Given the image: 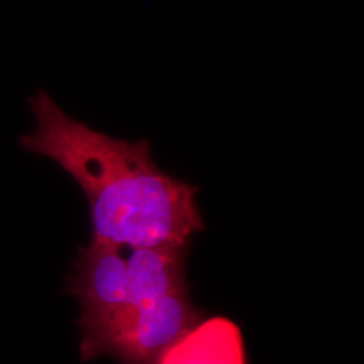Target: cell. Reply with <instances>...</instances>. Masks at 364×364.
Returning <instances> with one entry per match:
<instances>
[{
	"instance_id": "1",
	"label": "cell",
	"mask_w": 364,
	"mask_h": 364,
	"mask_svg": "<svg viewBox=\"0 0 364 364\" xmlns=\"http://www.w3.org/2000/svg\"><path fill=\"white\" fill-rule=\"evenodd\" d=\"M27 103L36 127L19 144L54 161L81 188L92 240L131 250L192 242L205 230L198 186L161 169L149 139L132 142L95 130L42 90Z\"/></svg>"
},
{
	"instance_id": "2",
	"label": "cell",
	"mask_w": 364,
	"mask_h": 364,
	"mask_svg": "<svg viewBox=\"0 0 364 364\" xmlns=\"http://www.w3.org/2000/svg\"><path fill=\"white\" fill-rule=\"evenodd\" d=\"M205 317L192 302L189 290L177 291L144 305L82 317L80 359L109 358L119 364H156L161 355Z\"/></svg>"
},
{
	"instance_id": "3",
	"label": "cell",
	"mask_w": 364,
	"mask_h": 364,
	"mask_svg": "<svg viewBox=\"0 0 364 364\" xmlns=\"http://www.w3.org/2000/svg\"><path fill=\"white\" fill-rule=\"evenodd\" d=\"M123 250L92 239L78 248L66 275L65 290L77 299L80 316H99L129 305L127 255Z\"/></svg>"
},
{
	"instance_id": "4",
	"label": "cell",
	"mask_w": 364,
	"mask_h": 364,
	"mask_svg": "<svg viewBox=\"0 0 364 364\" xmlns=\"http://www.w3.org/2000/svg\"><path fill=\"white\" fill-rule=\"evenodd\" d=\"M191 242L131 248L127 255L129 305H144L191 290L186 263Z\"/></svg>"
},
{
	"instance_id": "5",
	"label": "cell",
	"mask_w": 364,
	"mask_h": 364,
	"mask_svg": "<svg viewBox=\"0 0 364 364\" xmlns=\"http://www.w3.org/2000/svg\"><path fill=\"white\" fill-rule=\"evenodd\" d=\"M156 364H248L242 329L225 316L204 317L176 340Z\"/></svg>"
}]
</instances>
